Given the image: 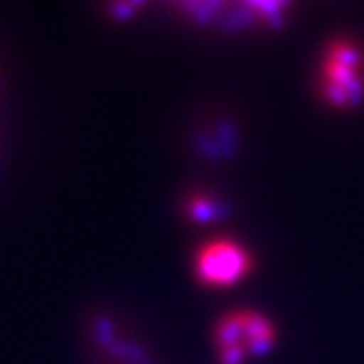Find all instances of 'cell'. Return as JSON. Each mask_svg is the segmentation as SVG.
I'll list each match as a JSON object with an SVG mask.
<instances>
[{
    "label": "cell",
    "instance_id": "obj_1",
    "mask_svg": "<svg viewBox=\"0 0 364 364\" xmlns=\"http://www.w3.org/2000/svg\"><path fill=\"white\" fill-rule=\"evenodd\" d=\"M272 341V326L255 312L230 314L218 329V348L223 364H242L247 357L262 355Z\"/></svg>",
    "mask_w": 364,
    "mask_h": 364
},
{
    "label": "cell",
    "instance_id": "obj_2",
    "mask_svg": "<svg viewBox=\"0 0 364 364\" xmlns=\"http://www.w3.org/2000/svg\"><path fill=\"white\" fill-rule=\"evenodd\" d=\"M327 99L335 105H353L363 95L360 54L350 43L331 48L326 62Z\"/></svg>",
    "mask_w": 364,
    "mask_h": 364
},
{
    "label": "cell",
    "instance_id": "obj_3",
    "mask_svg": "<svg viewBox=\"0 0 364 364\" xmlns=\"http://www.w3.org/2000/svg\"><path fill=\"white\" fill-rule=\"evenodd\" d=\"M250 260L240 247L227 242L208 245L197 260V272L210 284H229L244 275Z\"/></svg>",
    "mask_w": 364,
    "mask_h": 364
}]
</instances>
